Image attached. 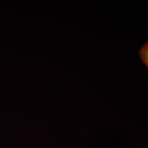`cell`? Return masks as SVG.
Wrapping results in <instances>:
<instances>
[{
	"label": "cell",
	"instance_id": "1",
	"mask_svg": "<svg viewBox=\"0 0 148 148\" xmlns=\"http://www.w3.org/2000/svg\"><path fill=\"white\" fill-rule=\"evenodd\" d=\"M139 55L143 64L148 69V40L142 46L139 51Z\"/></svg>",
	"mask_w": 148,
	"mask_h": 148
}]
</instances>
